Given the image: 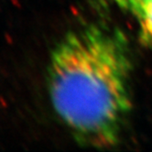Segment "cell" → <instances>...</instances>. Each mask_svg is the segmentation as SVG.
I'll use <instances>...</instances> for the list:
<instances>
[{
	"mask_svg": "<svg viewBox=\"0 0 152 152\" xmlns=\"http://www.w3.org/2000/svg\"><path fill=\"white\" fill-rule=\"evenodd\" d=\"M112 1L121 9L131 13L136 18H138L148 0H112Z\"/></svg>",
	"mask_w": 152,
	"mask_h": 152,
	"instance_id": "3",
	"label": "cell"
},
{
	"mask_svg": "<svg viewBox=\"0 0 152 152\" xmlns=\"http://www.w3.org/2000/svg\"><path fill=\"white\" fill-rule=\"evenodd\" d=\"M131 58L117 29L91 24L69 31L48 66L52 106L80 144L116 145L132 108Z\"/></svg>",
	"mask_w": 152,
	"mask_h": 152,
	"instance_id": "1",
	"label": "cell"
},
{
	"mask_svg": "<svg viewBox=\"0 0 152 152\" xmlns=\"http://www.w3.org/2000/svg\"><path fill=\"white\" fill-rule=\"evenodd\" d=\"M137 19L139 23L140 43L147 47L152 46V0H148Z\"/></svg>",
	"mask_w": 152,
	"mask_h": 152,
	"instance_id": "2",
	"label": "cell"
}]
</instances>
